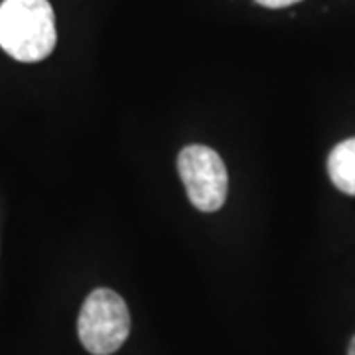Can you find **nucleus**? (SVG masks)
Returning <instances> with one entry per match:
<instances>
[{
	"mask_svg": "<svg viewBox=\"0 0 355 355\" xmlns=\"http://www.w3.org/2000/svg\"><path fill=\"white\" fill-rule=\"evenodd\" d=\"M58 42L55 16L48 0H4L0 4V48L10 58L34 64Z\"/></svg>",
	"mask_w": 355,
	"mask_h": 355,
	"instance_id": "obj_1",
	"label": "nucleus"
},
{
	"mask_svg": "<svg viewBox=\"0 0 355 355\" xmlns=\"http://www.w3.org/2000/svg\"><path fill=\"white\" fill-rule=\"evenodd\" d=\"M77 331L89 354H114L130 334V314L125 300L109 288L93 291L81 306Z\"/></svg>",
	"mask_w": 355,
	"mask_h": 355,
	"instance_id": "obj_2",
	"label": "nucleus"
},
{
	"mask_svg": "<svg viewBox=\"0 0 355 355\" xmlns=\"http://www.w3.org/2000/svg\"><path fill=\"white\" fill-rule=\"evenodd\" d=\"M178 172L191 205L200 211H217L227 198V168L221 156L203 144H190L178 156Z\"/></svg>",
	"mask_w": 355,
	"mask_h": 355,
	"instance_id": "obj_3",
	"label": "nucleus"
},
{
	"mask_svg": "<svg viewBox=\"0 0 355 355\" xmlns=\"http://www.w3.org/2000/svg\"><path fill=\"white\" fill-rule=\"evenodd\" d=\"M328 174L338 190L355 196V139L343 140L331 150Z\"/></svg>",
	"mask_w": 355,
	"mask_h": 355,
	"instance_id": "obj_4",
	"label": "nucleus"
},
{
	"mask_svg": "<svg viewBox=\"0 0 355 355\" xmlns=\"http://www.w3.org/2000/svg\"><path fill=\"white\" fill-rule=\"evenodd\" d=\"M261 6H266V8H284V6H291V4H296L300 0H257Z\"/></svg>",
	"mask_w": 355,
	"mask_h": 355,
	"instance_id": "obj_5",
	"label": "nucleus"
},
{
	"mask_svg": "<svg viewBox=\"0 0 355 355\" xmlns=\"http://www.w3.org/2000/svg\"><path fill=\"white\" fill-rule=\"evenodd\" d=\"M349 355H355V336L354 340H352V343H349Z\"/></svg>",
	"mask_w": 355,
	"mask_h": 355,
	"instance_id": "obj_6",
	"label": "nucleus"
}]
</instances>
